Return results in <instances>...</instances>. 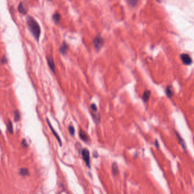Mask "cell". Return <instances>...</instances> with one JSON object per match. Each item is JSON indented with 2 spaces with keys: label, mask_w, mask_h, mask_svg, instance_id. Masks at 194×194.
Masks as SVG:
<instances>
[{
  "label": "cell",
  "mask_w": 194,
  "mask_h": 194,
  "mask_svg": "<svg viewBox=\"0 0 194 194\" xmlns=\"http://www.w3.org/2000/svg\"><path fill=\"white\" fill-rule=\"evenodd\" d=\"M26 23L28 29L33 36L34 38L38 42L40 35V27L38 23L31 16H28L26 19Z\"/></svg>",
  "instance_id": "6da1fadb"
},
{
  "label": "cell",
  "mask_w": 194,
  "mask_h": 194,
  "mask_svg": "<svg viewBox=\"0 0 194 194\" xmlns=\"http://www.w3.org/2000/svg\"><path fill=\"white\" fill-rule=\"evenodd\" d=\"M93 44L95 48L97 51H99L103 46L104 39L101 36H97L94 39Z\"/></svg>",
  "instance_id": "7a4b0ae2"
},
{
  "label": "cell",
  "mask_w": 194,
  "mask_h": 194,
  "mask_svg": "<svg viewBox=\"0 0 194 194\" xmlns=\"http://www.w3.org/2000/svg\"><path fill=\"white\" fill-rule=\"evenodd\" d=\"M81 154L83 158V160L84 161L86 165L90 168L91 164H90V155H89V152L87 149H83L81 152Z\"/></svg>",
  "instance_id": "3957f363"
},
{
  "label": "cell",
  "mask_w": 194,
  "mask_h": 194,
  "mask_svg": "<svg viewBox=\"0 0 194 194\" xmlns=\"http://www.w3.org/2000/svg\"><path fill=\"white\" fill-rule=\"evenodd\" d=\"M182 63L186 66L191 65L193 63V60L191 57L187 54H182L180 56Z\"/></svg>",
  "instance_id": "277c9868"
},
{
  "label": "cell",
  "mask_w": 194,
  "mask_h": 194,
  "mask_svg": "<svg viewBox=\"0 0 194 194\" xmlns=\"http://www.w3.org/2000/svg\"><path fill=\"white\" fill-rule=\"evenodd\" d=\"M47 61L48 63V65L54 74H55V65L54 60L53 57L51 55H48L47 56Z\"/></svg>",
  "instance_id": "5b68a950"
},
{
  "label": "cell",
  "mask_w": 194,
  "mask_h": 194,
  "mask_svg": "<svg viewBox=\"0 0 194 194\" xmlns=\"http://www.w3.org/2000/svg\"><path fill=\"white\" fill-rule=\"evenodd\" d=\"M46 121H47V124H48V126H49V127H50V129H51V132H53V135H54V136L56 137V138L57 139V140L58 141L60 145V146H61V139H60V137L58 135V133H57V132H56V131L54 130V128H53V127L52 126V125H51V123L50 122V121H49V120H48V118H46Z\"/></svg>",
  "instance_id": "8992f818"
},
{
  "label": "cell",
  "mask_w": 194,
  "mask_h": 194,
  "mask_svg": "<svg viewBox=\"0 0 194 194\" xmlns=\"http://www.w3.org/2000/svg\"><path fill=\"white\" fill-rule=\"evenodd\" d=\"M68 48V44L66 42H63L62 44L59 47V51L62 55H65L67 53Z\"/></svg>",
  "instance_id": "52a82bcc"
},
{
  "label": "cell",
  "mask_w": 194,
  "mask_h": 194,
  "mask_svg": "<svg viewBox=\"0 0 194 194\" xmlns=\"http://www.w3.org/2000/svg\"><path fill=\"white\" fill-rule=\"evenodd\" d=\"M18 10L22 14H26L27 13V8L23 2H20L18 5Z\"/></svg>",
  "instance_id": "ba28073f"
},
{
  "label": "cell",
  "mask_w": 194,
  "mask_h": 194,
  "mask_svg": "<svg viewBox=\"0 0 194 194\" xmlns=\"http://www.w3.org/2000/svg\"><path fill=\"white\" fill-rule=\"evenodd\" d=\"M151 95V92L149 90H146L144 91V92L143 93L142 96V99L143 100V101L144 102H147L149 98L150 97Z\"/></svg>",
  "instance_id": "9c48e42d"
},
{
  "label": "cell",
  "mask_w": 194,
  "mask_h": 194,
  "mask_svg": "<svg viewBox=\"0 0 194 194\" xmlns=\"http://www.w3.org/2000/svg\"><path fill=\"white\" fill-rule=\"evenodd\" d=\"M165 94L167 97H169V98L173 97L174 95V91L173 90V88L171 86H168L166 87L165 89Z\"/></svg>",
  "instance_id": "30bf717a"
},
{
  "label": "cell",
  "mask_w": 194,
  "mask_h": 194,
  "mask_svg": "<svg viewBox=\"0 0 194 194\" xmlns=\"http://www.w3.org/2000/svg\"><path fill=\"white\" fill-rule=\"evenodd\" d=\"M79 137L81 138V139L83 140L84 142H87L88 140L87 135H86L85 132H84L81 129L80 130V131H79Z\"/></svg>",
  "instance_id": "8fae6325"
},
{
  "label": "cell",
  "mask_w": 194,
  "mask_h": 194,
  "mask_svg": "<svg viewBox=\"0 0 194 194\" xmlns=\"http://www.w3.org/2000/svg\"><path fill=\"white\" fill-rule=\"evenodd\" d=\"M175 133H176V135L177 136V138H178V140L179 141L180 144L182 145L183 149L186 150V144H185V142H184V140L183 139V138L180 137V136L179 135V133L177 132H175Z\"/></svg>",
  "instance_id": "7c38bea8"
},
{
  "label": "cell",
  "mask_w": 194,
  "mask_h": 194,
  "mask_svg": "<svg viewBox=\"0 0 194 194\" xmlns=\"http://www.w3.org/2000/svg\"><path fill=\"white\" fill-rule=\"evenodd\" d=\"M53 20L54 21L55 23H59L60 20V14L58 12H56L53 16Z\"/></svg>",
  "instance_id": "4fadbf2b"
},
{
  "label": "cell",
  "mask_w": 194,
  "mask_h": 194,
  "mask_svg": "<svg viewBox=\"0 0 194 194\" xmlns=\"http://www.w3.org/2000/svg\"><path fill=\"white\" fill-rule=\"evenodd\" d=\"M20 111L18 110H15L14 111V119L15 122H18L20 120Z\"/></svg>",
  "instance_id": "5bb4252c"
},
{
  "label": "cell",
  "mask_w": 194,
  "mask_h": 194,
  "mask_svg": "<svg viewBox=\"0 0 194 194\" xmlns=\"http://www.w3.org/2000/svg\"><path fill=\"white\" fill-rule=\"evenodd\" d=\"M112 173L114 175H117L118 173V166L116 163H113L112 164Z\"/></svg>",
  "instance_id": "9a60e30c"
},
{
  "label": "cell",
  "mask_w": 194,
  "mask_h": 194,
  "mask_svg": "<svg viewBox=\"0 0 194 194\" xmlns=\"http://www.w3.org/2000/svg\"><path fill=\"white\" fill-rule=\"evenodd\" d=\"M20 174L22 176H28L29 175V171L26 168H22L20 170Z\"/></svg>",
  "instance_id": "2e32d148"
},
{
  "label": "cell",
  "mask_w": 194,
  "mask_h": 194,
  "mask_svg": "<svg viewBox=\"0 0 194 194\" xmlns=\"http://www.w3.org/2000/svg\"><path fill=\"white\" fill-rule=\"evenodd\" d=\"M8 129L9 132L13 134V124L12 122V121L10 120L8 121Z\"/></svg>",
  "instance_id": "e0dca14e"
},
{
  "label": "cell",
  "mask_w": 194,
  "mask_h": 194,
  "mask_svg": "<svg viewBox=\"0 0 194 194\" xmlns=\"http://www.w3.org/2000/svg\"><path fill=\"white\" fill-rule=\"evenodd\" d=\"M68 130H69V132H70V133L71 136H74L75 133V128L73 126L70 125L69 127H68Z\"/></svg>",
  "instance_id": "ac0fdd59"
},
{
  "label": "cell",
  "mask_w": 194,
  "mask_h": 194,
  "mask_svg": "<svg viewBox=\"0 0 194 194\" xmlns=\"http://www.w3.org/2000/svg\"><path fill=\"white\" fill-rule=\"evenodd\" d=\"M128 3L130 5L132 6V7H135L137 5V3H138V1H133V0H130V1H127Z\"/></svg>",
  "instance_id": "d6986e66"
},
{
  "label": "cell",
  "mask_w": 194,
  "mask_h": 194,
  "mask_svg": "<svg viewBox=\"0 0 194 194\" xmlns=\"http://www.w3.org/2000/svg\"><path fill=\"white\" fill-rule=\"evenodd\" d=\"M0 62L2 64H6L8 63V59L6 58V55H3V57L0 60Z\"/></svg>",
  "instance_id": "ffe728a7"
},
{
  "label": "cell",
  "mask_w": 194,
  "mask_h": 194,
  "mask_svg": "<svg viewBox=\"0 0 194 194\" xmlns=\"http://www.w3.org/2000/svg\"><path fill=\"white\" fill-rule=\"evenodd\" d=\"M91 109L94 112H96L97 111V106L95 104H92L91 105Z\"/></svg>",
  "instance_id": "44dd1931"
},
{
  "label": "cell",
  "mask_w": 194,
  "mask_h": 194,
  "mask_svg": "<svg viewBox=\"0 0 194 194\" xmlns=\"http://www.w3.org/2000/svg\"><path fill=\"white\" fill-rule=\"evenodd\" d=\"M22 145L23 146H25V147H27V142H26V141L24 139H23V141H22Z\"/></svg>",
  "instance_id": "7402d4cb"
},
{
  "label": "cell",
  "mask_w": 194,
  "mask_h": 194,
  "mask_svg": "<svg viewBox=\"0 0 194 194\" xmlns=\"http://www.w3.org/2000/svg\"><path fill=\"white\" fill-rule=\"evenodd\" d=\"M155 145H156V148L159 147V143H158V141L156 139L155 140Z\"/></svg>",
  "instance_id": "603a6c76"
}]
</instances>
